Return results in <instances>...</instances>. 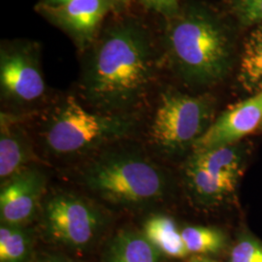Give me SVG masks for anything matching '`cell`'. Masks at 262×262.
<instances>
[{"label":"cell","mask_w":262,"mask_h":262,"mask_svg":"<svg viewBox=\"0 0 262 262\" xmlns=\"http://www.w3.org/2000/svg\"><path fill=\"white\" fill-rule=\"evenodd\" d=\"M156 67L150 33L135 20H123L98 41L82 79L83 95L105 114L121 115L145 98Z\"/></svg>","instance_id":"6da1fadb"},{"label":"cell","mask_w":262,"mask_h":262,"mask_svg":"<svg viewBox=\"0 0 262 262\" xmlns=\"http://www.w3.org/2000/svg\"><path fill=\"white\" fill-rule=\"evenodd\" d=\"M164 40L169 62L190 84H216L234 63L233 32L222 16L207 6L181 7L167 18Z\"/></svg>","instance_id":"7a4b0ae2"},{"label":"cell","mask_w":262,"mask_h":262,"mask_svg":"<svg viewBox=\"0 0 262 262\" xmlns=\"http://www.w3.org/2000/svg\"><path fill=\"white\" fill-rule=\"evenodd\" d=\"M84 183L104 200L122 206H138L162 196L165 180L156 165L130 155H112L86 169Z\"/></svg>","instance_id":"3957f363"},{"label":"cell","mask_w":262,"mask_h":262,"mask_svg":"<svg viewBox=\"0 0 262 262\" xmlns=\"http://www.w3.org/2000/svg\"><path fill=\"white\" fill-rule=\"evenodd\" d=\"M133 122L122 115L95 114L67 96L48 123L45 139L56 154H75L127 135Z\"/></svg>","instance_id":"277c9868"},{"label":"cell","mask_w":262,"mask_h":262,"mask_svg":"<svg viewBox=\"0 0 262 262\" xmlns=\"http://www.w3.org/2000/svg\"><path fill=\"white\" fill-rule=\"evenodd\" d=\"M213 112V102L207 96L166 91L160 96L150 124V138L167 152L185 150L212 124Z\"/></svg>","instance_id":"5b68a950"},{"label":"cell","mask_w":262,"mask_h":262,"mask_svg":"<svg viewBox=\"0 0 262 262\" xmlns=\"http://www.w3.org/2000/svg\"><path fill=\"white\" fill-rule=\"evenodd\" d=\"M44 223L49 235L60 243L82 247L92 241L101 225L95 207L73 194L50 198L44 209Z\"/></svg>","instance_id":"8992f818"},{"label":"cell","mask_w":262,"mask_h":262,"mask_svg":"<svg viewBox=\"0 0 262 262\" xmlns=\"http://www.w3.org/2000/svg\"><path fill=\"white\" fill-rule=\"evenodd\" d=\"M2 93L18 102H32L45 93V81L35 53L28 47L5 48L0 57Z\"/></svg>","instance_id":"52a82bcc"},{"label":"cell","mask_w":262,"mask_h":262,"mask_svg":"<svg viewBox=\"0 0 262 262\" xmlns=\"http://www.w3.org/2000/svg\"><path fill=\"white\" fill-rule=\"evenodd\" d=\"M262 122V90L225 111L193 144L194 150L232 145L252 133Z\"/></svg>","instance_id":"ba28073f"},{"label":"cell","mask_w":262,"mask_h":262,"mask_svg":"<svg viewBox=\"0 0 262 262\" xmlns=\"http://www.w3.org/2000/svg\"><path fill=\"white\" fill-rule=\"evenodd\" d=\"M45 178L34 169H23L6 181L0 194V215L5 225L27 224L37 211Z\"/></svg>","instance_id":"9c48e42d"},{"label":"cell","mask_w":262,"mask_h":262,"mask_svg":"<svg viewBox=\"0 0 262 262\" xmlns=\"http://www.w3.org/2000/svg\"><path fill=\"white\" fill-rule=\"evenodd\" d=\"M115 0H70L61 5L43 3L39 8L52 23L82 41L94 36Z\"/></svg>","instance_id":"30bf717a"},{"label":"cell","mask_w":262,"mask_h":262,"mask_svg":"<svg viewBox=\"0 0 262 262\" xmlns=\"http://www.w3.org/2000/svg\"><path fill=\"white\" fill-rule=\"evenodd\" d=\"M104 262H159V251L140 232L122 230L105 252Z\"/></svg>","instance_id":"8fae6325"},{"label":"cell","mask_w":262,"mask_h":262,"mask_svg":"<svg viewBox=\"0 0 262 262\" xmlns=\"http://www.w3.org/2000/svg\"><path fill=\"white\" fill-rule=\"evenodd\" d=\"M188 161L203 169L210 175L235 182H238L243 170L242 156L232 145L196 150Z\"/></svg>","instance_id":"7c38bea8"},{"label":"cell","mask_w":262,"mask_h":262,"mask_svg":"<svg viewBox=\"0 0 262 262\" xmlns=\"http://www.w3.org/2000/svg\"><path fill=\"white\" fill-rule=\"evenodd\" d=\"M143 234L160 253L177 258L188 254L176 223L167 215L150 216L145 222Z\"/></svg>","instance_id":"4fadbf2b"},{"label":"cell","mask_w":262,"mask_h":262,"mask_svg":"<svg viewBox=\"0 0 262 262\" xmlns=\"http://www.w3.org/2000/svg\"><path fill=\"white\" fill-rule=\"evenodd\" d=\"M6 118H1L0 136V177L12 178L24 168L28 162V141L17 129H12Z\"/></svg>","instance_id":"5bb4252c"},{"label":"cell","mask_w":262,"mask_h":262,"mask_svg":"<svg viewBox=\"0 0 262 262\" xmlns=\"http://www.w3.org/2000/svg\"><path fill=\"white\" fill-rule=\"evenodd\" d=\"M238 81L249 92L262 84V24L251 28L244 40Z\"/></svg>","instance_id":"9a60e30c"},{"label":"cell","mask_w":262,"mask_h":262,"mask_svg":"<svg viewBox=\"0 0 262 262\" xmlns=\"http://www.w3.org/2000/svg\"><path fill=\"white\" fill-rule=\"evenodd\" d=\"M188 185L195 195L205 202H217L234 191L237 182L210 175L191 162L186 167Z\"/></svg>","instance_id":"2e32d148"},{"label":"cell","mask_w":262,"mask_h":262,"mask_svg":"<svg viewBox=\"0 0 262 262\" xmlns=\"http://www.w3.org/2000/svg\"><path fill=\"white\" fill-rule=\"evenodd\" d=\"M31 252L30 236L17 225L0 228V262H27Z\"/></svg>","instance_id":"e0dca14e"},{"label":"cell","mask_w":262,"mask_h":262,"mask_svg":"<svg viewBox=\"0 0 262 262\" xmlns=\"http://www.w3.org/2000/svg\"><path fill=\"white\" fill-rule=\"evenodd\" d=\"M181 233L188 253H215L220 252L225 246V236L215 228L187 226Z\"/></svg>","instance_id":"ac0fdd59"},{"label":"cell","mask_w":262,"mask_h":262,"mask_svg":"<svg viewBox=\"0 0 262 262\" xmlns=\"http://www.w3.org/2000/svg\"><path fill=\"white\" fill-rule=\"evenodd\" d=\"M227 11L241 28L262 24V0H227Z\"/></svg>","instance_id":"d6986e66"},{"label":"cell","mask_w":262,"mask_h":262,"mask_svg":"<svg viewBox=\"0 0 262 262\" xmlns=\"http://www.w3.org/2000/svg\"><path fill=\"white\" fill-rule=\"evenodd\" d=\"M230 262H262V244L245 238L232 249Z\"/></svg>","instance_id":"ffe728a7"},{"label":"cell","mask_w":262,"mask_h":262,"mask_svg":"<svg viewBox=\"0 0 262 262\" xmlns=\"http://www.w3.org/2000/svg\"><path fill=\"white\" fill-rule=\"evenodd\" d=\"M141 2L150 9L169 18L178 12L180 0H140Z\"/></svg>","instance_id":"44dd1931"},{"label":"cell","mask_w":262,"mask_h":262,"mask_svg":"<svg viewBox=\"0 0 262 262\" xmlns=\"http://www.w3.org/2000/svg\"><path fill=\"white\" fill-rule=\"evenodd\" d=\"M188 262H215L211 260V259H208L204 256H201V255H197V256H193L191 257Z\"/></svg>","instance_id":"7402d4cb"},{"label":"cell","mask_w":262,"mask_h":262,"mask_svg":"<svg viewBox=\"0 0 262 262\" xmlns=\"http://www.w3.org/2000/svg\"><path fill=\"white\" fill-rule=\"evenodd\" d=\"M70 0H47L46 4L48 5H53V6H56V5H61L64 4L66 2H68Z\"/></svg>","instance_id":"603a6c76"},{"label":"cell","mask_w":262,"mask_h":262,"mask_svg":"<svg viewBox=\"0 0 262 262\" xmlns=\"http://www.w3.org/2000/svg\"><path fill=\"white\" fill-rule=\"evenodd\" d=\"M46 262H73L69 261V260H66V259H59V258H52V259H49Z\"/></svg>","instance_id":"cb8c5ba5"},{"label":"cell","mask_w":262,"mask_h":262,"mask_svg":"<svg viewBox=\"0 0 262 262\" xmlns=\"http://www.w3.org/2000/svg\"><path fill=\"white\" fill-rule=\"evenodd\" d=\"M116 1H121V0H115V2H116Z\"/></svg>","instance_id":"d4e9b609"},{"label":"cell","mask_w":262,"mask_h":262,"mask_svg":"<svg viewBox=\"0 0 262 262\" xmlns=\"http://www.w3.org/2000/svg\"><path fill=\"white\" fill-rule=\"evenodd\" d=\"M261 123H262V122H261Z\"/></svg>","instance_id":"484cf974"}]
</instances>
